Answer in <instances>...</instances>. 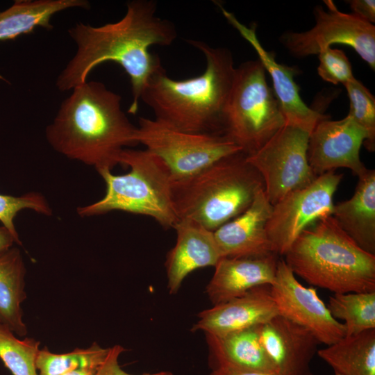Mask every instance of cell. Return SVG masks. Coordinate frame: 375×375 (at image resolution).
Here are the masks:
<instances>
[{"label":"cell","instance_id":"obj_1","mask_svg":"<svg viewBox=\"0 0 375 375\" xmlns=\"http://www.w3.org/2000/svg\"><path fill=\"white\" fill-rule=\"evenodd\" d=\"M153 0L127 3L119 21L100 26L82 22L69 30L77 50L56 81L60 91L72 90L88 81L90 72L106 61L119 64L130 78L133 100L128 112L135 115L151 78L163 69L160 58L149 51L153 45L169 46L177 37L175 26L156 15Z\"/></svg>","mask_w":375,"mask_h":375},{"label":"cell","instance_id":"obj_2","mask_svg":"<svg viewBox=\"0 0 375 375\" xmlns=\"http://www.w3.org/2000/svg\"><path fill=\"white\" fill-rule=\"evenodd\" d=\"M136 132L122 97L101 82L87 81L63 101L45 134L55 151L99 172L111 171L123 150L138 144Z\"/></svg>","mask_w":375,"mask_h":375},{"label":"cell","instance_id":"obj_3","mask_svg":"<svg viewBox=\"0 0 375 375\" xmlns=\"http://www.w3.org/2000/svg\"><path fill=\"white\" fill-rule=\"evenodd\" d=\"M188 42L205 56V71L194 78L175 80L163 68L151 78L140 100L153 111L156 119L178 129L223 135V110L235 72L233 54L227 48L202 41Z\"/></svg>","mask_w":375,"mask_h":375},{"label":"cell","instance_id":"obj_4","mask_svg":"<svg viewBox=\"0 0 375 375\" xmlns=\"http://www.w3.org/2000/svg\"><path fill=\"white\" fill-rule=\"evenodd\" d=\"M294 275L334 294L375 292V255L359 247L331 216L303 231L284 255Z\"/></svg>","mask_w":375,"mask_h":375},{"label":"cell","instance_id":"obj_5","mask_svg":"<svg viewBox=\"0 0 375 375\" xmlns=\"http://www.w3.org/2000/svg\"><path fill=\"white\" fill-rule=\"evenodd\" d=\"M247 156L239 151L173 180L172 199L178 220L190 219L214 231L244 212L265 189Z\"/></svg>","mask_w":375,"mask_h":375},{"label":"cell","instance_id":"obj_6","mask_svg":"<svg viewBox=\"0 0 375 375\" xmlns=\"http://www.w3.org/2000/svg\"><path fill=\"white\" fill-rule=\"evenodd\" d=\"M119 164L130 171L121 175L99 172L106 185L105 195L78 208V214L91 217L121 210L149 216L165 228H173L178 222L172 199L173 177L163 160L146 149L127 148L120 155Z\"/></svg>","mask_w":375,"mask_h":375},{"label":"cell","instance_id":"obj_7","mask_svg":"<svg viewBox=\"0 0 375 375\" xmlns=\"http://www.w3.org/2000/svg\"><path fill=\"white\" fill-rule=\"evenodd\" d=\"M265 72L258 59L235 67L223 110V136L247 155L258 151L285 124Z\"/></svg>","mask_w":375,"mask_h":375},{"label":"cell","instance_id":"obj_8","mask_svg":"<svg viewBox=\"0 0 375 375\" xmlns=\"http://www.w3.org/2000/svg\"><path fill=\"white\" fill-rule=\"evenodd\" d=\"M136 140L163 160L173 180L188 177L225 156L242 151L223 135L181 131L156 118H139Z\"/></svg>","mask_w":375,"mask_h":375},{"label":"cell","instance_id":"obj_9","mask_svg":"<svg viewBox=\"0 0 375 375\" xmlns=\"http://www.w3.org/2000/svg\"><path fill=\"white\" fill-rule=\"evenodd\" d=\"M309 134L285 124L262 147L247 156L262 177L265 196L272 206L317 177L307 158Z\"/></svg>","mask_w":375,"mask_h":375},{"label":"cell","instance_id":"obj_10","mask_svg":"<svg viewBox=\"0 0 375 375\" xmlns=\"http://www.w3.org/2000/svg\"><path fill=\"white\" fill-rule=\"evenodd\" d=\"M326 9L317 6L313 10L315 24L306 31H286L280 42L294 57L317 55L333 44H346L375 69V26L353 13L338 9L331 0H324Z\"/></svg>","mask_w":375,"mask_h":375},{"label":"cell","instance_id":"obj_11","mask_svg":"<svg viewBox=\"0 0 375 375\" xmlns=\"http://www.w3.org/2000/svg\"><path fill=\"white\" fill-rule=\"evenodd\" d=\"M342 177L335 171L326 172L310 185L288 192L272 206L266 230L278 256H284L303 231L331 215L333 196Z\"/></svg>","mask_w":375,"mask_h":375},{"label":"cell","instance_id":"obj_12","mask_svg":"<svg viewBox=\"0 0 375 375\" xmlns=\"http://www.w3.org/2000/svg\"><path fill=\"white\" fill-rule=\"evenodd\" d=\"M270 293L278 315L304 327L319 342L333 344L345 337L346 328L331 315L316 289L305 287L283 258H278Z\"/></svg>","mask_w":375,"mask_h":375},{"label":"cell","instance_id":"obj_13","mask_svg":"<svg viewBox=\"0 0 375 375\" xmlns=\"http://www.w3.org/2000/svg\"><path fill=\"white\" fill-rule=\"evenodd\" d=\"M366 139V132L348 115L338 120L324 119L309 134L308 164L317 176L343 167L358 177L367 169L360 156Z\"/></svg>","mask_w":375,"mask_h":375},{"label":"cell","instance_id":"obj_14","mask_svg":"<svg viewBox=\"0 0 375 375\" xmlns=\"http://www.w3.org/2000/svg\"><path fill=\"white\" fill-rule=\"evenodd\" d=\"M228 22L253 47L258 60L270 75L273 91L281 106L285 124L299 128L309 133L321 120L328 117L308 107L299 94V88L294 81L298 70L276 61L274 54L265 49L258 39L256 26L248 27L240 22L234 15L219 6Z\"/></svg>","mask_w":375,"mask_h":375},{"label":"cell","instance_id":"obj_15","mask_svg":"<svg viewBox=\"0 0 375 375\" xmlns=\"http://www.w3.org/2000/svg\"><path fill=\"white\" fill-rule=\"evenodd\" d=\"M260 343L281 375H312V359L319 342L304 327L277 315L262 324Z\"/></svg>","mask_w":375,"mask_h":375},{"label":"cell","instance_id":"obj_16","mask_svg":"<svg viewBox=\"0 0 375 375\" xmlns=\"http://www.w3.org/2000/svg\"><path fill=\"white\" fill-rule=\"evenodd\" d=\"M277 315L270 285H260L240 297L200 312L191 331L222 336L262 325Z\"/></svg>","mask_w":375,"mask_h":375},{"label":"cell","instance_id":"obj_17","mask_svg":"<svg viewBox=\"0 0 375 375\" xmlns=\"http://www.w3.org/2000/svg\"><path fill=\"white\" fill-rule=\"evenodd\" d=\"M272 210V205L262 190L244 212L214 231L222 257H258L276 253L266 230Z\"/></svg>","mask_w":375,"mask_h":375},{"label":"cell","instance_id":"obj_18","mask_svg":"<svg viewBox=\"0 0 375 375\" xmlns=\"http://www.w3.org/2000/svg\"><path fill=\"white\" fill-rule=\"evenodd\" d=\"M173 228L176 242L168 252L167 288L176 294L185 278L197 269L213 266L222 258L214 233L190 219H179Z\"/></svg>","mask_w":375,"mask_h":375},{"label":"cell","instance_id":"obj_19","mask_svg":"<svg viewBox=\"0 0 375 375\" xmlns=\"http://www.w3.org/2000/svg\"><path fill=\"white\" fill-rule=\"evenodd\" d=\"M278 256L222 258L206 288L213 305L240 297L260 285H271L275 279Z\"/></svg>","mask_w":375,"mask_h":375},{"label":"cell","instance_id":"obj_20","mask_svg":"<svg viewBox=\"0 0 375 375\" xmlns=\"http://www.w3.org/2000/svg\"><path fill=\"white\" fill-rule=\"evenodd\" d=\"M260 326H254L222 336L204 333L210 370L276 372L260 343Z\"/></svg>","mask_w":375,"mask_h":375},{"label":"cell","instance_id":"obj_21","mask_svg":"<svg viewBox=\"0 0 375 375\" xmlns=\"http://www.w3.org/2000/svg\"><path fill=\"white\" fill-rule=\"evenodd\" d=\"M331 216L365 251L375 255V170L358 176L353 196L334 204Z\"/></svg>","mask_w":375,"mask_h":375},{"label":"cell","instance_id":"obj_22","mask_svg":"<svg viewBox=\"0 0 375 375\" xmlns=\"http://www.w3.org/2000/svg\"><path fill=\"white\" fill-rule=\"evenodd\" d=\"M72 8L88 9L85 0H17L0 12V41L31 33L37 27L52 28L51 17Z\"/></svg>","mask_w":375,"mask_h":375},{"label":"cell","instance_id":"obj_23","mask_svg":"<svg viewBox=\"0 0 375 375\" xmlns=\"http://www.w3.org/2000/svg\"><path fill=\"white\" fill-rule=\"evenodd\" d=\"M26 267L19 249L11 248L0 258V324L24 337L27 327L22 319Z\"/></svg>","mask_w":375,"mask_h":375},{"label":"cell","instance_id":"obj_24","mask_svg":"<svg viewBox=\"0 0 375 375\" xmlns=\"http://www.w3.org/2000/svg\"><path fill=\"white\" fill-rule=\"evenodd\" d=\"M317 355L340 375H375V329L344 337Z\"/></svg>","mask_w":375,"mask_h":375},{"label":"cell","instance_id":"obj_25","mask_svg":"<svg viewBox=\"0 0 375 375\" xmlns=\"http://www.w3.org/2000/svg\"><path fill=\"white\" fill-rule=\"evenodd\" d=\"M326 306L333 318L345 322V337L375 329V292L334 294Z\"/></svg>","mask_w":375,"mask_h":375},{"label":"cell","instance_id":"obj_26","mask_svg":"<svg viewBox=\"0 0 375 375\" xmlns=\"http://www.w3.org/2000/svg\"><path fill=\"white\" fill-rule=\"evenodd\" d=\"M109 348L93 343L86 349L76 348L65 353H55L44 347L38 351L35 366L39 375H62L78 369H97L105 360Z\"/></svg>","mask_w":375,"mask_h":375},{"label":"cell","instance_id":"obj_27","mask_svg":"<svg viewBox=\"0 0 375 375\" xmlns=\"http://www.w3.org/2000/svg\"><path fill=\"white\" fill-rule=\"evenodd\" d=\"M40 342L30 338L18 339L0 324V359L12 375H39L35 360Z\"/></svg>","mask_w":375,"mask_h":375},{"label":"cell","instance_id":"obj_28","mask_svg":"<svg viewBox=\"0 0 375 375\" xmlns=\"http://www.w3.org/2000/svg\"><path fill=\"white\" fill-rule=\"evenodd\" d=\"M349 100L348 115L367 133L363 145L369 152L375 150V97L356 78L344 85Z\"/></svg>","mask_w":375,"mask_h":375},{"label":"cell","instance_id":"obj_29","mask_svg":"<svg viewBox=\"0 0 375 375\" xmlns=\"http://www.w3.org/2000/svg\"><path fill=\"white\" fill-rule=\"evenodd\" d=\"M24 209H31L44 215L52 214L47 199L39 192H31L19 197L0 194V222L20 243L14 219Z\"/></svg>","mask_w":375,"mask_h":375},{"label":"cell","instance_id":"obj_30","mask_svg":"<svg viewBox=\"0 0 375 375\" xmlns=\"http://www.w3.org/2000/svg\"><path fill=\"white\" fill-rule=\"evenodd\" d=\"M317 55L319 60L317 73L324 81L334 85H344L355 78L351 62L342 50L329 47Z\"/></svg>","mask_w":375,"mask_h":375},{"label":"cell","instance_id":"obj_31","mask_svg":"<svg viewBox=\"0 0 375 375\" xmlns=\"http://www.w3.org/2000/svg\"><path fill=\"white\" fill-rule=\"evenodd\" d=\"M124 348L119 344H115L109 348L108 353L105 360L96 372L95 375H135L129 374L122 369L119 364V357L124 351ZM140 375H173L172 372L162 371L155 373H145Z\"/></svg>","mask_w":375,"mask_h":375},{"label":"cell","instance_id":"obj_32","mask_svg":"<svg viewBox=\"0 0 375 375\" xmlns=\"http://www.w3.org/2000/svg\"><path fill=\"white\" fill-rule=\"evenodd\" d=\"M353 14L363 20L372 24L375 22L374 0H350L347 1Z\"/></svg>","mask_w":375,"mask_h":375},{"label":"cell","instance_id":"obj_33","mask_svg":"<svg viewBox=\"0 0 375 375\" xmlns=\"http://www.w3.org/2000/svg\"><path fill=\"white\" fill-rule=\"evenodd\" d=\"M14 243L21 244L5 226H0V258L12 248Z\"/></svg>","mask_w":375,"mask_h":375},{"label":"cell","instance_id":"obj_34","mask_svg":"<svg viewBox=\"0 0 375 375\" xmlns=\"http://www.w3.org/2000/svg\"><path fill=\"white\" fill-rule=\"evenodd\" d=\"M208 375H281L276 372L258 371L213 370Z\"/></svg>","mask_w":375,"mask_h":375},{"label":"cell","instance_id":"obj_35","mask_svg":"<svg viewBox=\"0 0 375 375\" xmlns=\"http://www.w3.org/2000/svg\"><path fill=\"white\" fill-rule=\"evenodd\" d=\"M97 369L88 368L78 369L68 372L62 375H95Z\"/></svg>","mask_w":375,"mask_h":375},{"label":"cell","instance_id":"obj_36","mask_svg":"<svg viewBox=\"0 0 375 375\" xmlns=\"http://www.w3.org/2000/svg\"><path fill=\"white\" fill-rule=\"evenodd\" d=\"M335 375H340V374H337V373H335Z\"/></svg>","mask_w":375,"mask_h":375},{"label":"cell","instance_id":"obj_37","mask_svg":"<svg viewBox=\"0 0 375 375\" xmlns=\"http://www.w3.org/2000/svg\"><path fill=\"white\" fill-rule=\"evenodd\" d=\"M0 78H1V76H0Z\"/></svg>","mask_w":375,"mask_h":375}]
</instances>
